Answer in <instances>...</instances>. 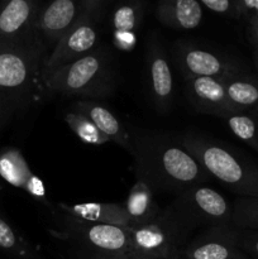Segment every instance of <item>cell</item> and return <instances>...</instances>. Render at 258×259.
Segmentation results:
<instances>
[{
  "label": "cell",
  "instance_id": "obj_1",
  "mask_svg": "<svg viewBox=\"0 0 258 259\" xmlns=\"http://www.w3.org/2000/svg\"><path fill=\"white\" fill-rule=\"evenodd\" d=\"M131 138L137 176L153 191L179 195L209 181V175L180 141L166 134L143 131L133 132Z\"/></svg>",
  "mask_w": 258,
  "mask_h": 259
},
{
  "label": "cell",
  "instance_id": "obj_2",
  "mask_svg": "<svg viewBox=\"0 0 258 259\" xmlns=\"http://www.w3.org/2000/svg\"><path fill=\"white\" fill-rule=\"evenodd\" d=\"M46 48L43 42L0 40V118L38 105L48 98L42 76Z\"/></svg>",
  "mask_w": 258,
  "mask_h": 259
},
{
  "label": "cell",
  "instance_id": "obj_3",
  "mask_svg": "<svg viewBox=\"0 0 258 259\" xmlns=\"http://www.w3.org/2000/svg\"><path fill=\"white\" fill-rule=\"evenodd\" d=\"M212 179L240 197L258 199V164L223 141L187 133L179 139Z\"/></svg>",
  "mask_w": 258,
  "mask_h": 259
},
{
  "label": "cell",
  "instance_id": "obj_4",
  "mask_svg": "<svg viewBox=\"0 0 258 259\" xmlns=\"http://www.w3.org/2000/svg\"><path fill=\"white\" fill-rule=\"evenodd\" d=\"M43 80L50 93L80 98H103L111 93L113 85L109 60L99 50L57 68Z\"/></svg>",
  "mask_w": 258,
  "mask_h": 259
},
{
  "label": "cell",
  "instance_id": "obj_5",
  "mask_svg": "<svg viewBox=\"0 0 258 259\" xmlns=\"http://www.w3.org/2000/svg\"><path fill=\"white\" fill-rule=\"evenodd\" d=\"M191 233L164 209L152 222L131 228V257L176 259Z\"/></svg>",
  "mask_w": 258,
  "mask_h": 259
},
{
  "label": "cell",
  "instance_id": "obj_6",
  "mask_svg": "<svg viewBox=\"0 0 258 259\" xmlns=\"http://www.w3.org/2000/svg\"><path fill=\"white\" fill-rule=\"evenodd\" d=\"M166 210L191 232L199 227L232 224L233 205L220 192L204 185L185 190Z\"/></svg>",
  "mask_w": 258,
  "mask_h": 259
},
{
  "label": "cell",
  "instance_id": "obj_7",
  "mask_svg": "<svg viewBox=\"0 0 258 259\" xmlns=\"http://www.w3.org/2000/svg\"><path fill=\"white\" fill-rule=\"evenodd\" d=\"M86 13L77 24L68 30L55 46L50 55L46 56L42 65L43 78L62 66L78 60L93 51L99 38L98 22L104 12L105 2L83 0ZM45 81V80H43Z\"/></svg>",
  "mask_w": 258,
  "mask_h": 259
},
{
  "label": "cell",
  "instance_id": "obj_8",
  "mask_svg": "<svg viewBox=\"0 0 258 259\" xmlns=\"http://www.w3.org/2000/svg\"><path fill=\"white\" fill-rule=\"evenodd\" d=\"M65 230L57 237L81 243L98 259H128L131 257V228L93 224L66 215Z\"/></svg>",
  "mask_w": 258,
  "mask_h": 259
},
{
  "label": "cell",
  "instance_id": "obj_9",
  "mask_svg": "<svg viewBox=\"0 0 258 259\" xmlns=\"http://www.w3.org/2000/svg\"><path fill=\"white\" fill-rule=\"evenodd\" d=\"M174 60L185 78H223L233 73L242 72L234 61L187 42H177L175 45Z\"/></svg>",
  "mask_w": 258,
  "mask_h": 259
},
{
  "label": "cell",
  "instance_id": "obj_10",
  "mask_svg": "<svg viewBox=\"0 0 258 259\" xmlns=\"http://www.w3.org/2000/svg\"><path fill=\"white\" fill-rule=\"evenodd\" d=\"M39 5L33 0H9L0 5V40L42 42L37 30Z\"/></svg>",
  "mask_w": 258,
  "mask_h": 259
},
{
  "label": "cell",
  "instance_id": "obj_11",
  "mask_svg": "<svg viewBox=\"0 0 258 259\" xmlns=\"http://www.w3.org/2000/svg\"><path fill=\"white\" fill-rule=\"evenodd\" d=\"M234 225L207 228L185 247L182 254L186 259H247L238 245Z\"/></svg>",
  "mask_w": 258,
  "mask_h": 259
},
{
  "label": "cell",
  "instance_id": "obj_12",
  "mask_svg": "<svg viewBox=\"0 0 258 259\" xmlns=\"http://www.w3.org/2000/svg\"><path fill=\"white\" fill-rule=\"evenodd\" d=\"M85 13L83 0H55L40 10L37 30L46 48L53 50L61 38L77 24Z\"/></svg>",
  "mask_w": 258,
  "mask_h": 259
},
{
  "label": "cell",
  "instance_id": "obj_13",
  "mask_svg": "<svg viewBox=\"0 0 258 259\" xmlns=\"http://www.w3.org/2000/svg\"><path fill=\"white\" fill-rule=\"evenodd\" d=\"M147 70L154 106L159 113H167L174 101V80L166 51L156 33L147 43Z\"/></svg>",
  "mask_w": 258,
  "mask_h": 259
},
{
  "label": "cell",
  "instance_id": "obj_14",
  "mask_svg": "<svg viewBox=\"0 0 258 259\" xmlns=\"http://www.w3.org/2000/svg\"><path fill=\"white\" fill-rule=\"evenodd\" d=\"M186 96L190 104L199 113L224 118L232 111L238 110L228 99L220 78L190 77L185 78Z\"/></svg>",
  "mask_w": 258,
  "mask_h": 259
},
{
  "label": "cell",
  "instance_id": "obj_15",
  "mask_svg": "<svg viewBox=\"0 0 258 259\" xmlns=\"http://www.w3.org/2000/svg\"><path fill=\"white\" fill-rule=\"evenodd\" d=\"M73 109H75V111L90 119L95 124L96 128L101 133L105 134L110 141L115 142L116 144L123 147L126 152L133 154V144H132L131 133L126 132L121 121L109 109H106L105 106L93 100L76 101Z\"/></svg>",
  "mask_w": 258,
  "mask_h": 259
},
{
  "label": "cell",
  "instance_id": "obj_16",
  "mask_svg": "<svg viewBox=\"0 0 258 259\" xmlns=\"http://www.w3.org/2000/svg\"><path fill=\"white\" fill-rule=\"evenodd\" d=\"M58 207L67 217L83 222L131 228V222L123 205L114 202H86L78 205L58 204Z\"/></svg>",
  "mask_w": 258,
  "mask_h": 259
},
{
  "label": "cell",
  "instance_id": "obj_17",
  "mask_svg": "<svg viewBox=\"0 0 258 259\" xmlns=\"http://www.w3.org/2000/svg\"><path fill=\"white\" fill-rule=\"evenodd\" d=\"M162 24L177 30H190L202 22V5L196 0H163L156 8Z\"/></svg>",
  "mask_w": 258,
  "mask_h": 259
},
{
  "label": "cell",
  "instance_id": "obj_18",
  "mask_svg": "<svg viewBox=\"0 0 258 259\" xmlns=\"http://www.w3.org/2000/svg\"><path fill=\"white\" fill-rule=\"evenodd\" d=\"M143 3L133 2L120 4L113 13L114 43L123 51H131L136 45V29L143 18Z\"/></svg>",
  "mask_w": 258,
  "mask_h": 259
},
{
  "label": "cell",
  "instance_id": "obj_19",
  "mask_svg": "<svg viewBox=\"0 0 258 259\" xmlns=\"http://www.w3.org/2000/svg\"><path fill=\"white\" fill-rule=\"evenodd\" d=\"M123 206L131 222V228L147 224L156 219L161 212V209L154 201L153 190L142 180H137Z\"/></svg>",
  "mask_w": 258,
  "mask_h": 259
},
{
  "label": "cell",
  "instance_id": "obj_20",
  "mask_svg": "<svg viewBox=\"0 0 258 259\" xmlns=\"http://www.w3.org/2000/svg\"><path fill=\"white\" fill-rule=\"evenodd\" d=\"M228 99L238 110H253L258 106V76L244 71L220 78Z\"/></svg>",
  "mask_w": 258,
  "mask_h": 259
},
{
  "label": "cell",
  "instance_id": "obj_21",
  "mask_svg": "<svg viewBox=\"0 0 258 259\" xmlns=\"http://www.w3.org/2000/svg\"><path fill=\"white\" fill-rule=\"evenodd\" d=\"M0 176L13 186L25 190L33 175L19 151L8 148L0 153Z\"/></svg>",
  "mask_w": 258,
  "mask_h": 259
},
{
  "label": "cell",
  "instance_id": "obj_22",
  "mask_svg": "<svg viewBox=\"0 0 258 259\" xmlns=\"http://www.w3.org/2000/svg\"><path fill=\"white\" fill-rule=\"evenodd\" d=\"M223 119L238 139L258 152V116L253 110H235Z\"/></svg>",
  "mask_w": 258,
  "mask_h": 259
},
{
  "label": "cell",
  "instance_id": "obj_23",
  "mask_svg": "<svg viewBox=\"0 0 258 259\" xmlns=\"http://www.w3.org/2000/svg\"><path fill=\"white\" fill-rule=\"evenodd\" d=\"M65 120L66 123L68 124V126L72 129L73 133H75L83 143L94 144V146H101V144H105L108 143V142H110V139H109L105 134L101 133L90 119H88L85 115L77 113V111H68L65 115Z\"/></svg>",
  "mask_w": 258,
  "mask_h": 259
},
{
  "label": "cell",
  "instance_id": "obj_24",
  "mask_svg": "<svg viewBox=\"0 0 258 259\" xmlns=\"http://www.w3.org/2000/svg\"><path fill=\"white\" fill-rule=\"evenodd\" d=\"M232 224L239 229L258 230V199H235L233 202Z\"/></svg>",
  "mask_w": 258,
  "mask_h": 259
},
{
  "label": "cell",
  "instance_id": "obj_25",
  "mask_svg": "<svg viewBox=\"0 0 258 259\" xmlns=\"http://www.w3.org/2000/svg\"><path fill=\"white\" fill-rule=\"evenodd\" d=\"M0 248L19 258H30V250L28 245L17 237L13 228L2 218H0Z\"/></svg>",
  "mask_w": 258,
  "mask_h": 259
},
{
  "label": "cell",
  "instance_id": "obj_26",
  "mask_svg": "<svg viewBox=\"0 0 258 259\" xmlns=\"http://www.w3.org/2000/svg\"><path fill=\"white\" fill-rule=\"evenodd\" d=\"M238 245L242 250L250 253L258 258V230L239 229L237 230Z\"/></svg>",
  "mask_w": 258,
  "mask_h": 259
},
{
  "label": "cell",
  "instance_id": "obj_27",
  "mask_svg": "<svg viewBox=\"0 0 258 259\" xmlns=\"http://www.w3.org/2000/svg\"><path fill=\"white\" fill-rule=\"evenodd\" d=\"M200 4L218 14L238 19L235 0H201Z\"/></svg>",
  "mask_w": 258,
  "mask_h": 259
},
{
  "label": "cell",
  "instance_id": "obj_28",
  "mask_svg": "<svg viewBox=\"0 0 258 259\" xmlns=\"http://www.w3.org/2000/svg\"><path fill=\"white\" fill-rule=\"evenodd\" d=\"M238 19L258 18V0H235Z\"/></svg>",
  "mask_w": 258,
  "mask_h": 259
},
{
  "label": "cell",
  "instance_id": "obj_29",
  "mask_svg": "<svg viewBox=\"0 0 258 259\" xmlns=\"http://www.w3.org/2000/svg\"><path fill=\"white\" fill-rule=\"evenodd\" d=\"M248 24V37H249L250 43L253 48L258 51V18L250 17L247 19Z\"/></svg>",
  "mask_w": 258,
  "mask_h": 259
},
{
  "label": "cell",
  "instance_id": "obj_30",
  "mask_svg": "<svg viewBox=\"0 0 258 259\" xmlns=\"http://www.w3.org/2000/svg\"><path fill=\"white\" fill-rule=\"evenodd\" d=\"M253 60H254L255 70H257V76H258V51L257 50L253 51Z\"/></svg>",
  "mask_w": 258,
  "mask_h": 259
},
{
  "label": "cell",
  "instance_id": "obj_31",
  "mask_svg": "<svg viewBox=\"0 0 258 259\" xmlns=\"http://www.w3.org/2000/svg\"><path fill=\"white\" fill-rule=\"evenodd\" d=\"M253 113H254V114H255V115H257V116H258V106H255V108H254V109H253Z\"/></svg>",
  "mask_w": 258,
  "mask_h": 259
},
{
  "label": "cell",
  "instance_id": "obj_32",
  "mask_svg": "<svg viewBox=\"0 0 258 259\" xmlns=\"http://www.w3.org/2000/svg\"><path fill=\"white\" fill-rule=\"evenodd\" d=\"M128 259H146V258H139V257H129Z\"/></svg>",
  "mask_w": 258,
  "mask_h": 259
},
{
  "label": "cell",
  "instance_id": "obj_33",
  "mask_svg": "<svg viewBox=\"0 0 258 259\" xmlns=\"http://www.w3.org/2000/svg\"><path fill=\"white\" fill-rule=\"evenodd\" d=\"M0 121H2V118H0Z\"/></svg>",
  "mask_w": 258,
  "mask_h": 259
}]
</instances>
